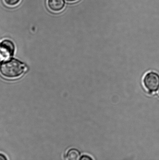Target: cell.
<instances>
[{
	"mask_svg": "<svg viewBox=\"0 0 159 160\" xmlns=\"http://www.w3.org/2000/svg\"><path fill=\"white\" fill-rule=\"evenodd\" d=\"M79 160H93V158L91 157L88 156L87 155H82L80 157L79 159Z\"/></svg>",
	"mask_w": 159,
	"mask_h": 160,
	"instance_id": "52a82bcc",
	"label": "cell"
},
{
	"mask_svg": "<svg viewBox=\"0 0 159 160\" xmlns=\"http://www.w3.org/2000/svg\"><path fill=\"white\" fill-rule=\"evenodd\" d=\"M5 3L9 6H12L18 4L21 0H4Z\"/></svg>",
	"mask_w": 159,
	"mask_h": 160,
	"instance_id": "8992f818",
	"label": "cell"
},
{
	"mask_svg": "<svg viewBox=\"0 0 159 160\" xmlns=\"http://www.w3.org/2000/svg\"><path fill=\"white\" fill-rule=\"evenodd\" d=\"M15 46L13 42L9 40H5L0 44V62L8 59L13 55Z\"/></svg>",
	"mask_w": 159,
	"mask_h": 160,
	"instance_id": "3957f363",
	"label": "cell"
},
{
	"mask_svg": "<svg viewBox=\"0 0 159 160\" xmlns=\"http://www.w3.org/2000/svg\"><path fill=\"white\" fill-rule=\"evenodd\" d=\"M81 152L77 149H70L67 152L66 155L67 159L68 160H79L80 158Z\"/></svg>",
	"mask_w": 159,
	"mask_h": 160,
	"instance_id": "5b68a950",
	"label": "cell"
},
{
	"mask_svg": "<svg viewBox=\"0 0 159 160\" xmlns=\"http://www.w3.org/2000/svg\"><path fill=\"white\" fill-rule=\"evenodd\" d=\"M48 5L53 12H60L64 8L65 2L64 0H48Z\"/></svg>",
	"mask_w": 159,
	"mask_h": 160,
	"instance_id": "277c9868",
	"label": "cell"
},
{
	"mask_svg": "<svg viewBox=\"0 0 159 160\" xmlns=\"http://www.w3.org/2000/svg\"><path fill=\"white\" fill-rule=\"evenodd\" d=\"M7 157L2 153H0V160H7Z\"/></svg>",
	"mask_w": 159,
	"mask_h": 160,
	"instance_id": "ba28073f",
	"label": "cell"
},
{
	"mask_svg": "<svg viewBox=\"0 0 159 160\" xmlns=\"http://www.w3.org/2000/svg\"><path fill=\"white\" fill-rule=\"evenodd\" d=\"M67 1L70 2H72L76 1L77 0H66Z\"/></svg>",
	"mask_w": 159,
	"mask_h": 160,
	"instance_id": "9c48e42d",
	"label": "cell"
},
{
	"mask_svg": "<svg viewBox=\"0 0 159 160\" xmlns=\"http://www.w3.org/2000/svg\"><path fill=\"white\" fill-rule=\"evenodd\" d=\"M27 70V67L20 61L10 59L1 62L0 73L8 79H16L21 77Z\"/></svg>",
	"mask_w": 159,
	"mask_h": 160,
	"instance_id": "6da1fadb",
	"label": "cell"
},
{
	"mask_svg": "<svg viewBox=\"0 0 159 160\" xmlns=\"http://www.w3.org/2000/svg\"><path fill=\"white\" fill-rule=\"evenodd\" d=\"M143 82L149 93L157 92L159 88V74L155 72H149L145 75Z\"/></svg>",
	"mask_w": 159,
	"mask_h": 160,
	"instance_id": "7a4b0ae2",
	"label": "cell"
},
{
	"mask_svg": "<svg viewBox=\"0 0 159 160\" xmlns=\"http://www.w3.org/2000/svg\"><path fill=\"white\" fill-rule=\"evenodd\" d=\"M158 93L159 94V91H158Z\"/></svg>",
	"mask_w": 159,
	"mask_h": 160,
	"instance_id": "30bf717a",
	"label": "cell"
}]
</instances>
